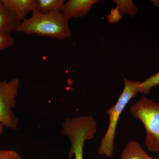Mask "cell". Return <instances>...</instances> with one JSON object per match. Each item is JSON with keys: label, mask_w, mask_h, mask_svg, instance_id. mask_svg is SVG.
Listing matches in <instances>:
<instances>
[{"label": "cell", "mask_w": 159, "mask_h": 159, "mask_svg": "<svg viewBox=\"0 0 159 159\" xmlns=\"http://www.w3.org/2000/svg\"><path fill=\"white\" fill-rule=\"evenodd\" d=\"M66 2L64 0H34V11L43 14L61 12Z\"/></svg>", "instance_id": "9"}, {"label": "cell", "mask_w": 159, "mask_h": 159, "mask_svg": "<svg viewBox=\"0 0 159 159\" xmlns=\"http://www.w3.org/2000/svg\"><path fill=\"white\" fill-rule=\"evenodd\" d=\"M20 80L16 78L0 82V122L13 130L17 129L18 119L13 109L16 104Z\"/></svg>", "instance_id": "5"}, {"label": "cell", "mask_w": 159, "mask_h": 159, "mask_svg": "<svg viewBox=\"0 0 159 159\" xmlns=\"http://www.w3.org/2000/svg\"><path fill=\"white\" fill-rule=\"evenodd\" d=\"M0 159H22L16 151L12 150H0Z\"/></svg>", "instance_id": "14"}, {"label": "cell", "mask_w": 159, "mask_h": 159, "mask_svg": "<svg viewBox=\"0 0 159 159\" xmlns=\"http://www.w3.org/2000/svg\"><path fill=\"white\" fill-rule=\"evenodd\" d=\"M124 87L116 104L107 110L109 117L107 131L99 146L98 152L101 155L112 157L114 151V140L120 116L129 101L140 93L142 81L129 80L124 77Z\"/></svg>", "instance_id": "2"}, {"label": "cell", "mask_w": 159, "mask_h": 159, "mask_svg": "<svg viewBox=\"0 0 159 159\" xmlns=\"http://www.w3.org/2000/svg\"><path fill=\"white\" fill-rule=\"evenodd\" d=\"M97 132V124L84 117L68 119L63 122L61 134L70 141L69 159L74 156L75 159H83L84 143L93 139Z\"/></svg>", "instance_id": "4"}, {"label": "cell", "mask_w": 159, "mask_h": 159, "mask_svg": "<svg viewBox=\"0 0 159 159\" xmlns=\"http://www.w3.org/2000/svg\"><path fill=\"white\" fill-rule=\"evenodd\" d=\"M158 159H159V158H158Z\"/></svg>", "instance_id": "18"}, {"label": "cell", "mask_w": 159, "mask_h": 159, "mask_svg": "<svg viewBox=\"0 0 159 159\" xmlns=\"http://www.w3.org/2000/svg\"><path fill=\"white\" fill-rule=\"evenodd\" d=\"M4 125H3L2 123H1L0 122V136L2 135V134L3 128H4Z\"/></svg>", "instance_id": "17"}, {"label": "cell", "mask_w": 159, "mask_h": 159, "mask_svg": "<svg viewBox=\"0 0 159 159\" xmlns=\"http://www.w3.org/2000/svg\"><path fill=\"white\" fill-rule=\"evenodd\" d=\"M159 84V72L151 76L142 82L140 87V93L147 95L151 89Z\"/></svg>", "instance_id": "12"}, {"label": "cell", "mask_w": 159, "mask_h": 159, "mask_svg": "<svg viewBox=\"0 0 159 159\" xmlns=\"http://www.w3.org/2000/svg\"><path fill=\"white\" fill-rule=\"evenodd\" d=\"M10 12L20 22L34 10V0H2Z\"/></svg>", "instance_id": "7"}, {"label": "cell", "mask_w": 159, "mask_h": 159, "mask_svg": "<svg viewBox=\"0 0 159 159\" xmlns=\"http://www.w3.org/2000/svg\"><path fill=\"white\" fill-rule=\"evenodd\" d=\"M99 2V0H69L66 2L61 13L68 21L73 18L84 17Z\"/></svg>", "instance_id": "6"}, {"label": "cell", "mask_w": 159, "mask_h": 159, "mask_svg": "<svg viewBox=\"0 0 159 159\" xmlns=\"http://www.w3.org/2000/svg\"><path fill=\"white\" fill-rule=\"evenodd\" d=\"M121 159H158L152 157L143 150L139 143L131 141L128 142L122 150Z\"/></svg>", "instance_id": "10"}, {"label": "cell", "mask_w": 159, "mask_h": 159, "mask_svg": "<svg viewBox=\"0 0 159 159\" xmlns=\"http://www.w3.org/2000/svg\"><path fill=\"white\" fill-rule=\"evenodd\" d=\"M122 16L119 12V9L116 8L111 10V12L107 15V18L110 24L118 22L122 19Z\"/></svg>", "instance_id": "15"}, {"label": "cell", "mask_w": 159, "mask_h": 159, "mask_svg": "<svg viewBox=\"0 0 159 159\" xmlns=\"http://www.w3.org/2000/svg\"><path fill=\"white\" fill-rule=\"evenodd\" d=\"M16 31L60 40L71 35L69 21L61 12L43 14L34 11L31 17L20 23Z\"/></svg>", "instance_id": "1"}, {"label": "cell", "mask_w": 159, "mask_h": 159, "mask_svg": "<svg viewBox=\"0 0 159 159\" xmlns=\"http://www.w3.org/2000/svg\"><path fill=\"white\" fill-rule=\"evenodd\" d=\"M15 40L9 33L0 32V51L6 50L14 45Z\"/></svg>", "instance_id": "13"}, {"label": "cell", "mask_w": 159, "mask_h": 159, "mask_svg": "<svg viewBox=\"0 0 159 159\" xmlns=\"http://www.w3.org/2000/svg\"><path fill=\"white\" fill-rule=\"evenodd\" d=\"M112 2L116 5L122 16L127 14L133 17L138 14V8L132 0H114Z\"/></svg>", "instance_id": "11"}, {"label": "cell", "mask_w": 159, "mask_h": 159, "mask_svg": "<svg viewBox=\"0 0 159 159\" xmlns=\"http://www.w3.org/2000/svg\"><path fill=\"white\" fill-rule=\"evenodd\" d=\"M151 2L156 7L159 8V0H152Z\"/></svg>", "instance_id": "16"}, {"label": "cell", "mask_w": 159, "mask_h": 159, "mask_svg": "<svg viewBox=\"0 0 159 159\" xmlns=\"http://www.w3.org/2000/svg\"><path fill=\"white\" fill-rule=\"evenodd\" d=\"M20 22L0 0V32L9 33L16 31Z\"/></svg>", "instance_id": "8"}, {"label": "cell", "mask_w": 159, "mask_h": 159, "mask_svg": "<svg viewBox=\"0 0 159 159\" xmlns=\"http://www.w3.org/2000/svg\"><path fill=\"white\" fill-rule=\"evenodd\" d=\"M130 113L144 125L147 149L159 152V102L143 96L131 106Z\"/></svg>", "instance_id": "3"}]
</instances>
